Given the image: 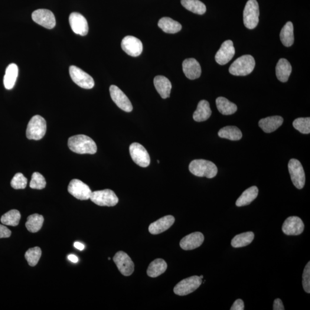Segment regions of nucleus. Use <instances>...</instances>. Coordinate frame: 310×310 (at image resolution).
<instances>
[{
  "label": "nucleus",
  "mask_w": 310,
  "mask_h": 310,
  "mask_svg": "<svg viewBox=\"0 0 310 310\" xmlns=\"http://www.w3.org/2000/svg\"><path fill=\"white\" fill-rule=\"evenodd\" d=\"M68 146L71 151L78 154H95L97 146L90 137L79 135L70 137L68 140Z\"/></svg>",
  "instance_id": "nucleus-1"
},
{
  "label": "nucleus",
  "mask_w": 310,
  "mask_h": 310,
  "mask_svg": "<svg viewBox=\"0 0 310 310\" xmlns=\"http://www.w3.org/2000/svg\"><path fill=\"white\" fill-rule=\"evenodd\" d=\"M189 170L198 177L213 178L217 175L218 169L214 163L204 159L194 160L189 165Z\"/></svg>",
  "instance_id": "nucleus-2"
},
{
  "label": "nucleus",
  "mask_w": 310,
  "mask_h": 310,
  "mask_svg": "<svg viewBox=\"0 0 310 310\" xmlns=\"http://www.w3.org/2000/svg\"><path fill=\"white\" fill-rule=\"evenodd\" d=\"M255 61L250 55L237 58L229 67V73L235 76H246L254 70Z\"/></svg>",
  "instance_id": "nucleus-3"
},
{
  "label": "nucleus",
  "mask_w": 310,
  "mask_h": 310,
  "mask_svg": "<svg viewBox=\"0 0 310 310\" xmlns=\"http://www.w3.org/2000/svg\"><path fill=\"white\" fill-rule=\"evenodd\" d=\"M46 130L47 123L45 119L41 116L36 115L29 121L26 136L29 140H39L43 138Z\"/></svg>",
  "instance_id": "nucleus-4"
},
{
  "label": "nucleus",
  "mask_w": 310,
  "mask_h": 310,
  "mask_svg": "<svg viewBox=\"0 0 310 310\" xmlns=\"http://www.w3.org/2000/svg\"><path fill=\"white\" fill-rule=\"evenodd\" d=\"M259 6L256 0L248 1L243 12L245 26L249 29L255 28L259 23Z\"/></svg>",
  "instance_id": "nucleus-5"
},
{
  "label": "nucleus",
  "mask_w": 310,
  "mask_h": 310,
  "mask_svg": "<svg viewBox=\"0 0 310 310\" xmlns=\"http://www.w3.org/2000/svg\"><path fill=\"white\" fill-rule=\"evenodd\" d=\"M90 199L93 203L100 207H115L119 202V198L115 192L109 189L92 192Z\"/></svg>",
  "instance_id": "nucleus-6"
},
{
  "label": "nucleus",
  "mask_w": 310,
  "mask_h": 310,
  "mask_svg": "<svg viewBox=\"0 0 310 310\" xmlns=\"http://www.w3.org/2000/svg\"><path fill=\"white\" fill-rule=\"evenodd\" d=\"M288 167L293 185L298 189L304 187L306 177L301 163L298 160L292 159L289 163Z\"/></svg>",
  "instance_id": "nucleus-7"
},
{
  "label": "nucleus",
  "mask_w": 310,
  "mask_h": 310,
  "mask_svg": "<svg viewBox=\"0 0 310 310\" xmlns=\"http://www.w3.org/2000/svg\"><path fill=\"white\" fill-rule=\"evenodd\" d=\"M202 279L200 276H193L182 280L174 289L176 295L185 296L193 292L202 285Z\"/></svg>",
  "instance_id": "nucleus-8"
},
{
  "label": "nucleus",
  "mask_w": 310,
  "mask_h": 310,
  "mask_svg": "<svg viewBox=\"0 0 310 310\" xmlns=\"http://www.w3.org/2000/svg\"><path fill=\"white\" fill-rule=\"evenodd\" d=\"M69 72L72 80L78 86L85 89H91L94 86L93 78L81 68L71 66Z\"/></svg>",
  "instance_id": "nucleus-9"
},
{
  "label": "nucleus",
  "mask_w": 310,
  "mask_h": 310,
  "mask_svg": "<svg viewBox=\"0 0 310 310\" xmlns=\"http://www.w3.org/2000/svg\"><path fill=\"white\" fill-rule=\"evenodd\" d=\"M130 156L136 165L142 167H147L151 159L146 149L138 143H132L129 146Z\"/></svg>",
  "instance_id": "nucleus-10"
},
{
  "label": "nucleus",
  "mask_w": 310,
  "mask_h": 310,
  "mask_svg": "<svg viewBox=\"0 0 310 310\" xmlns=\"http://www.w3.org/2000/svg\"><path fill=\"white\" fill-rule=\"evenodd\" d=\"M68 191L73 197L81 201L87 200L91 197V189L79 179H73L68 186Z\"/></svg>",
  "instance_id": "nucleus-11"
},
{
  "label": "nucleus",
  "mask_w": 310,
  "mask_h": 310,
  "mask_svg": "<svg viewBox=\"0 0 310 310\" xmlns=\"http://www.w3.org/2000/svg\"><path fill=\"white\" fill-rule=\"evenodd\" d=\"M34 21L45 28L53 29L56 25V19L50 10L41 9L35 11L32 14Z\"/></svg>",
  "instance_id": "nucleus-12"
},
{
  "label": "nucleus",
  "mask_w": 310,
  "mask_h": 310,
  "mask_svg": "<svg viewBox=\"0 0 310 310\" xmlns=\"http://www.w3.org/2000/svg\"><path fill=\"white\" fill-rule=\"evenodd\" d=\"M114 262L122 275L129 276L135 269V266L130 257L126 253L120 251L113 257Z\"/></svg>",
  "instance_id": "nucleus-13"
},
{
  "label": "nucleus",
  "mask_w": 310,
  "mask_h": 310,
  "mask_svg": "<svg viewBox=\"0 0 310 310\" xmlns=\"http://www.w3.org/2000/svg\"><path fill=\"white\" fill-rule=\"evenodd\" d=\"M109 90L111 98L119 108L126 112H132L133 106L131 103L120 88L112 85L110 87Z\"/></svg>",
  "instance_id": "nucleus-14"
},
{
  "label": "nucleus",
  "mask_w": 310,
  "mask_h": 310,
  "mask_svg": "<svg viewBox=\"0 0 310 310\" xmlns=\"http://www.w3.org/2000/svg\"><path fill=\"white\" fill-rule=\"evenodd\" d=\"M304 229L303 222L301 218L296 216L287 218L282 226L283 233L288 236H298L303 232Z\"/></svg>",
  "instance_id": "nucleus-15"
},
{
  "label": "nucleus",
  "mask_w": 310,
  "mask_h": 310,
  "mask_svg": "<svg viewBox=\"0 0 310 310\" xmlns=\"http://www.w3.org/2000/svg\"><path fill=\"white\" fill-rule=\"evenodd\" d=\"M122 47L124 51L133 57H139L143 48L142 42L132 36H127L123 39Z\"/></svg>",
  "instance_id": "nucleus-16"
},
{
  "label": "nucleus",
  "mask_w": 310,
  "mask_h": 310,
  "mask_svg": "<svg viewBox=\"0 0 310 310\" xmlns=\"http://www.w3.org/2000/svg\"><path fill=\"white\" fill-rule=\"evenodd\" d=\"M69 22L75 34L81 36H86L88 34L89 26L86 19L79 13H72L70 15Z\"/></svg>",
  "instance_id": "nucleus-17"
},
{
  "label": "nucleus",
  "mask_w": 310,
  "mask_h": 310,
  "mask_svg": "<svg viewBox=\"0 0 310 310\" xmlns=\"http://www.w3.org/2000/svg\"><path fill=\"white\" fill-rule=\"evenodd\" d=\"M235 55V48L233 41L228 40L224 42L220 50L215 55V59L220 65H225L229 62Z\"/></svg>",
  "instance_id": "nucleus-18"
},
{
  "label": "nucleus",
  "mask_w": 310,
  "mask_h": 310,
  "mask_svg": "<svg viewBox=\"0 0 310 310\" xmlns=\"http://www.w3.org/2000/svg\"><path fill=\"white\" fill-rule=\"evenodd\" d=\"M183 71L189 80H194L200 78L202 73L199 62L194 58L186 59L182 64Z\"/></svg>",
  "instance_id": "nucleus-19"
},
{
  "label": "nucleus",
  "mask_w": 310,
  "mask_h": 310,
  "mask_svg": "<svg viewBox=\"0 0 310 310\" xmlns=\"http://www.w3.org/2000/svg\"><path fill=\"white\" fill-rule=\"evenodd\" d=\"M204 239V234L202 233H192L183 238L180 242V247L185 250H193L201 247Z\"/></svg>",
  "instance_id": "nucleus-20"
},
{
  "label": "nucleus",
  "mask_w": 310,
  "mask_h": 310,
  "mask_svg": "<svg viewBox=\"0 0 310 310\" xmlns=\"http://www.w3.org/2000/svg\"><path fill=\"white\" fill-rule=\"evenodd\" d=\"M175 220V218L172 215H166L149 225V233L152 234H159L164 232L172 227Z\"/></svg>",
  "instance_id": "nucleus-21"
},
{
  "label": "nucleus",
  "mask_w": 310,
  "mask_h": 310,
  "mask_svg": "<svg viewBox=\"0 0 310 310\" xmlns=\"http://www.w3.org/2000/svg\"><path fill=\"white\" fill-rule=\"evenodd\" d=\"M283 117L279 116H270L260 120L259 126L264 132L272 133L278 129L283 123Z\"/></svg>",
  "instance_id": "nucleus-22"
},
{
  "label": "nucleus",
  "mask_w": 310,
  "mask_h": 310,
  "mask_svg": "<svg viewBox=\"0 0 310 310\" xmlns=\"http://www.w3.org/2000/svg\"><path fill=\"white\" fill-rule=\"evenodd\" d=\"M153 83L156 90L162 99H167L170 96L172 84L168 78L162 76H156L154 78Z\"/></svg>",
  "instance_id": "nucleus-23"
},
{
  "label": "nucleus",
  "mask_w": 310,
  "mask_h": 310,
  "mask_svg": "<svg viewBox=\"0 0 310 310\" xmlns=\"http://www.w3.org/2000/svg\"><path fill=\"white\" fill-rule=\"evenodd\" d=\"M292 67L289 62L286 59L282 58L277 62L276 67V74L282 83H286L291 75Z\"/></svg>",
  "instance_id": "nucleus-24"
},
{
  "label": "nucleus",
  "mask_w": 310,
  "mask_h": 310,
  "mask_svg": "<svg viewBox=\"0 0 310 310\" xmlns=\"http://www.w3.org/2000/svg\"><path fill=\"white\" fill-rule=\"evenodd\" d=\"M211 110L208 101L202 100L199 103L197 110L193 114V119L197 122H203L210 118Z\"/></svg>",
  "instance_id": "nucleus-25"
},
{
  "label": "nucleus",
  "mask_w": 310,
  "mask_h": 310,
  "mask_svg": "<svg viewBox=\"0 0 310 310\" xmlns=\"http://www.w3.org/2000/svg\"><path fill=\"white\" fill-rule=\"evenodd\" d=\"M19 69L17 65L10 64L6 68L4 77V84L5 89L11 90L14 88L18 76Z\"/></svg>",
  "instance_id": "nucleus-26"
},
{
  "label": "nucleus",
  "mask_w": 310,
  "mask_h": 310,
  "mask_svg": "<svg viewBox=\"0 0 310 310\" xmlns=\"http://www.w3.org/2000/svg\"><path fill=\"white\" fill-rule=\"evenodd\" d=\"M258 194H259V189L256 186H252L248 188L238 198L236 202L237 207H244V206L250 204L257 197Z\"/></svg>",
  "instance_id": "nucleus-27"
},
{
  "label": "nucleus",
  "mask_w": 310,
  "mask_h": 310,
  "mask_svg": "<svg viewBox=\"0 0 310 310\" xmlns=\"http://www.w3.org/2000/svg\"><path fill=\"white\" fill-rule=\"evenodd\" d=\"M158 26L163 31L168 34L177 33L182 29V25L179 22L167 17L160 20Z\"/></svg>",
  "instance_id": "nucleus-28"
},
{
  "label": "nucleus",
  "mask_w": 310,
  "mask_h": 310,
  "mask_svg": "<svg viewBox=\"0 0 310 310\" xmlns=\"http://www.w3.org/2000/svg\"><path fill=\"white\" fill-rule=\"evenodd\" d=\"M216 105L218 111L223 115H231L236 112L237 106L226 98L220 97L216 99Z\"/></svg>",
  "instance_id": "nucleus-29"
},
{
  "label": "nucleus",
  "mask_w": 310,
  "mask_h": 310,
  "mask_svg": "<svg viewBox=\"0 0 310 310\" xmlns=\"http://www.w3.org/2000/svg\"><path fill=\"white\" fill-rule=\"evenodd\" d=\"M167 269V264L162 259L153 260L148 268L147 275L151 277H156L162 275Z\"/></svg>",
  "instance_id": "nucleus-30"
},
{
  "label": "nucleus",
  "mask_w": 310,
  "mask_h": 310,
  "mask_svg": "<svg viewBox=\"0 0 310 310\" xmlns=\"http://www.w3.org/2000/svg\"><path fill=\"white\" fill-rule=\"evenodd\" d=\"M218 135L221 138L227 139L231 141H237L243 137V134L240 129L234 126L224 127L219 130Z\"/></svg>",
  "instance_id": "nucleus-31"
},
{
  "label": "nucleus",
  "mask_w": 310,
  "mask_h": 310,
  "mask_svg": "<svg viewBox=\"0 0 310 310\" xmlns=\"http://www.w3.org/2000/svg\"><path fill=\"white\" fill-rule=\"evenodd\" d=\"M280 40L285 46L289 47L291 46L294 42V35H293V26L291 21L287 22L283 27L280 34Z\"/></svg>",
  "instance_id": "nucleus-32"
},
{
  "label": "nucleus",
  "mask_w": 310,
  "mask_h": 310,
  "mask_svg": "<svg viewBox=\"0 0 310 310\" xmlns=\"http://www.w3.org/2000/svg\"><path fill=\"white\" fill-rule=\"evenodd\" d=\"M254 234L252 231L237 234L231 241V245L233 248H238L248 246L254 240Z\"/></svg>",
  "instance_id": "nucleus-33"
},
{
  "label": "nucleus",
  "mask_w": 310,
  "mask_h": 310,
  "mask_svg": "<svg viewBox=\"0 0 310 310\" xmlns=\"http://www.w3.org/2000/svg\"><path fill=\"white\" fill-rule=\"evenodd\" d=\"M183 6L194 14L204 15L207 11V7L200 0H181Z\"/></svg>",
  "instance_id": "nucleus-34"
},
{
  "label": "nucleus",
  "mask_w": 310,
  "mask_h": 310,
  "mask_svg": "<svg viewBox=\"0 0 310 310\" xmlns=\"http://www.w3.org/2000/svg\"><path fill=\"white\" fill-rule=\"evenodd\" d=\"M44 223V217L41 215L34 214L27 218L25 227L31 233H37L41 229Z\"/></svg>",
  "instance_id": "nucleus-35"
},
{
  "label": "nucleus",
  "mask_w": 310,
  "mask_h": 310,
  "mask_svg": "<svg viewBox=\"0 0 310 310\" xmlns=\"http://www.w3.org/2000/svg\"><path fill=\"white\" fill-rule=\"evenodd\" d=\"M21 219V214L17 210H11L6 213L1 218L2 224L9 226L16 227Z\"/></svg>",
  "instance_id": "nucleus-36"
},
{
  "label": "nucleus",
  "mask_w": 310,
  "mask_h": 310,
  "mask_svg": "<svg viewBox=\"0 0 310 310\" xmlns=\"http://www.w3.org/2000/svg\"><path fill=\"white\" fill-rule=\"evenodd\" d=\"M41 256V250L39 247H35L29 249L25 254V259L29 266L35 267L37 265Z\"/></svg>",
  "instance_id": "nucleus-37"
},
{
  "label": "nucleus",
  "mask_w": 310,
  "mask_h": 310,
  "mask_svg": "<svg viewBox=\"0 0 310 310\" xmlns=\"http://www.w3.org/2000/svg\"><path fill=\"white\" fill-rule=\"evenodd\" d=\"M293 126L299 132L303 134L310 133V118H298L293 122Z\"/></svg>",
  "instance_id": "nucleus-38"
},
{
  "label": "nucleus",
  "mask_w": 310,
  "mask_h": 310,
  "mask_svg": "<svg viewBox=\"0 0 310 310\" xmlns=\"http://www.w3.org/2000/svg\"><path fill=\"white\" fill-rule=\"evenodd\" d=\"M46 181L43 175L40 173L36 172L32 175L31 181L30 182V187L32 189H37V190H42L45 187Z\"/></svg>",
  "instance_id": "nucleus-39"
},
{
  "label": "nucleus",
  "mask_w": 310,
  "mask_h": 310,
  "mask_svg": "<svg viewBox=\"0 0 310 310\" xmlns=\"http://www.w3.org/2000/svg\"><path fill=\"white\" fill-rule=\"evenodd\" d=\"M28 180L21 173H17L12 179L11 185L16 190L24 189L27 187Z\"/></svg>",
  "instance_id": "nucleus-40"
},
{
  "label": "nucleus",
  "mask_w": 310,
  "mask_h": 310,
  "mask_svg": "<svg viewBox=\"0 0 310 310\" xmlns=\"http://www.w3.org/2000/svg\"><path fill=\"white\" fill-rule=\"evenodd\" d=\"M302 285L306 292L310 293V262L307 264L303 273Z\"/></svg>",
  "instance_id": "nucleus-41"
},
{
  "label": "nucleus",
  "mask_w": 310,
  "mask_h": 310,
  "mask_svg": "<svg viewBox=\"0 0 310 310\" xmlns=\"http://www.w3.org/2000/svg\"><path fill=\"white\" fill-rule=\"evenodd\" d=\"M11 231L7 227L0 224V239L8 238L11 236Z\"/></svg>",
  "instance_id": "nucleus-42"
},
{
  "label": "nucleus",
  "mask_w": 310,
  "mask_h": 310,
  "mask_svg": "<svg viewBox=\"0 0 310 310\" xmlns=\"http://www.w3.org/2000/svg\"><path fill=\"white\" fill-rule=\"evenodd\" d=\"M231 310H244V303L243 300L240 299L236 300L233 303L232 306L230 308Z\"/></svg>",
  "instance_id": "nucleus-43"
},
{
  "label": "nucleus",
  "mask_w": 310,
  "mask_h": 310,
  "mask_svg": "<svg viewBox=\"0 0 310 310\" xmlns=\"http://www.w3.org/2000/svg\"><path fill=\"white\" fill-rule=\"evenodd\" d=\"M282 300L276 299L274 301L273 310H285Z\"/></svg>",
  "instance_id": "nucleus-44"
},
{
  "label": "nucleus",
  "mask_w": 310,
  "mask_h": 310,
  "mask_svg": "<svg viewBox=\"0 0 310 310\" xmlns=\"http://www.w3.org/2000/svg\"><path fill=\"white\" fill-rule=\"evenodd\" d=\"M68 259L71 261V262L76 263L78 262V257L74 254H70L68 256Z\"/></svg>",
  "instance_id": "nucleus-45"
},
{
  "label": "nucleus",
  "mask_w": 310,
  "mask_h": 310,
  "mask_svg": "<svg viewBox=\"0 0 310 310\" xmlns=\"http://www.w3.org/2000/svg\"><path fill=\"white\" fill-rule=\"evenodd\" d=\"M74 246L75 248H76L77 249L80 250H83L84 248V246L83 244H81L79 242H76L74 243Z\"/></svg>",
  "instance_id": "nucleus-46"
},
{
  "label": "nucleus",
  "mask_w": 310,
  "mask_h": 310,
  "mask_svg": "<svg viewBox=\"0 0 310 310\" xmlns=\"http://www.w3.org/2000/svg\"><path fill=\"white\" fill-rule=\"evenodd\" d=\"M201 277V278L202 279L204 278V276L201 275V276H200Z\"/></svg>",
  "instance_id": "nucleus-47"
}]
</instances>
